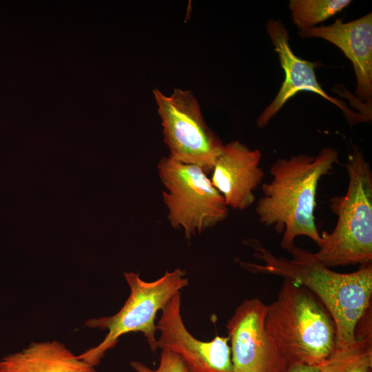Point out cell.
<instances>
[{
  "instance_id": "cell-8",
  "label": "cell",
  "mask_w": 372,
  "mask_h": 372,
  "mask_svg": "<svg viewBox=\"0 0 372 372\" xmlns=\"http://www.w3.org/2000/svg\"><path fill=\"white\" fill-rule=\"evenodd\" d=\"M267 311V305L254 298L237 307L229 320L234 372H285L287 365L266 331Z\"/></svg>"
},
{
  "instance_id": "cell-6",
  "label": "cell",
  "mask_w": 372,
  "mask_h": 372,
  "mask_svg": "<svg viewBox=\"0 0 372 372\" xmlns=\"http://www.w3.org/2000/svg\"><path fill=\"white\" fill-rule=\"evenodd\" d=\"M171 226L188 239L225 220L229 214L222 195L202 168L163 156L157 165Z\"/></svg>"
},
{
  "instance_id": "cell-17",
  "label": "cell",
  "mask_w": 372,
  "mask_h": 372,
  "mask_svg": "<svg viewBox=\"0 0 372 372\" xmlns=\"http://www.w3.org/2000/svg\"><path fill=\"white\" fill-rule=\"evenodd\" d=\"M285 372H322L318 366L293 363L287 366Z\"/></svg>"
},
{
  "instance_id": "cell-3",
  "label": "cell",
  "mask_w": 372,
  "mask_h": 372,
  "mask_svg": "<svg viewBox=\"0 0 372 372\" xmlns=\"http://www.w3.org/2000/svg\"><path fill=\"white\" fill-rule=\"evenodd\" d=\"M265 328L287 366H319L335 348V324L327 309L305 287L289 279H284L276 300L267 305Z\"/></svg>"
},
{
  "instance_id": "cell-13",
  "label": "cell",
  "mask_w": 372,
  "mask_h": 372,
  "mask_svg": "<svg viewBox=\"0 0 372 372\" xmlns=\"http://www.w3.org/2000/svg\"><path fill=\"white\" fill-rule=\"evenodd\" d=\"M0 372H96L94 366L79 359L63 343L32 342L21 351L0 362Z\"/></svg>"
},
{
  "instance_id": "cell-9",
  "label": "cell",
  "mask_w": 372,
  "mask_h": 372,
  "mask_svg": "<svg viewBox=\"0 0 372 372\" xmlns=\"http://www.w3.org/2000/svg\"><path fill=\"white\" fill-rule=\"evenodd\" d=\"M180 296L178 292L161 309L157 349L178 354L191 372H234L229 338L217 335L208 342L195 338L183 321Z\"/></svg>"
},
{
  "instance_id": "cell-5",
  "label": "cell",
  "mask_w": 372,
  "mask_h": 372,
  "mask_svg": "<svg viewBox=\"0 0 372 372\" xmlns=\"http://www.w3.org/2000/svg\"><path fill=\"white\" fill-rule=\"evenodd\" d=\"M185 273V271L178 268L172 271H166L154 281L147 282L142 280L138 273H124L130 289L128 298L116 314L85 322L86 327L107 330L108 333L97 346L77 355L78 358L95 366L122 335L130 332L143 333L152 351L156 352V313L174 296L188 285Z\"/></svg>"
},
{
  "instance_id": "cell-7",
  "label": "cell",
  "mask_w": 372,
  "mask_h": 372,
  "mask_svg": "<svg viewBox=\"0 0 372 372\" xmlns=\"http://www.w3.org/2000/svg\"><path fill=\"white\" fill-rule=\"evenodd\" d=\"M161 118L163 140L174 160L211 172L224 144L207 125L198 101L189 90L176 88L169 94L152 92Z\"/></svg>"
},
{
  "instance_id": "cell-11",
  "label": "cell",
  "mask_w": 372,
  "mask_h": 372,
  "mask_svg": "<svg viewBox=\"0 0 372 372\" xmlns=\"http://www.w3.org/2000/svg\"><path fill=\"white\" fill-rule=\"evenodd\" d=\"M265 29L278 55L285 79L273 100L258 117L256 125L259 128L265 127L291 98L303 91L317 94L337 105L349 118V121L363 122L362 118L342 101L331 97L322 89L316 76V63L294 54L289 44V32L280 19H268Z\"/></svg>"
},
{
  "instance_id": "cell-4",
  "label": "cell",
  "mask_w": 372,
  "mask_h": 372,
  "mask_svg": "<svg viewBox=\"0 0 372 372\" xmlns=\"http://www.w3.org/2000/svg\"><path fill=\"white\" fill-rule=\"evenodd\" d=\"M349 183L343 196L330 199L337 216L331 232H323L316 252L302 249L309 259L325 267L371 263L372 173L363 152L352 147L346 163Z\"/></svg>"
},
{
  "instance_id": "cell-15",
  "label": "cell",
  "mask_w": 372,
  "mask_h": 372,
  "mask_svg": "<svg viewBox=\"0 0 372 372\" xmlns=\"http://www.w3.org/2000/svg\"><path fill=\"white\" fill-rule=\"evenodd\" d=\"M350 0H291L292 20L300 30L316 27L349 6Z\"/></svg>"
},
{
  "instance_id": "cell-12",
  "label": "cell",
  "mask_w": 372,
  "mask_h": 372,
  "mask_svg": "<svg viewBox=\"0 0 372 372\" xmlns=\"http://www.w3.org/2000/svg\"><path fill=\"white\" fill-rule=\"evenodd\" d=\"M261 158L259 149H251L238 141L223 145L210 180L228 207L244 210L255 202L254 192L265 175L260 166Z\"/></svg>"
},
{
  "instance_id": "cell-14",
  "label": "cell",
  "mask_w": 372,
  "mask_h": 372,
  "mask_svg": "<svg viewBox=\"0 0 372 372\" xmlns=\"http://www.w3.org/2000/svg\"><path fill=\"white\" fill-rule=\"evenodd\" d=\"M318 366L322 372H371V335L357 336L351 344L335 347Z\"/></svg>"
},
{
  "instance_id": "cell-16",
  "label": "cell",
  "mask_w": 372,
  "mask_h": 372,
  "mask_svg": "<svg viewBox=\"0 0 372 372\" xmlns=\"http://www.w3.org/2000/svg\"><path fill=\"white\" fill-rule=\"evenodd\" d=\"M160 363L157 369H152L145 364L132 361L130 366L136 372H191L184 360L176 353L162 349Z\"/></svg>"
},
{
  "instance_id": "cell-1",
  "label": "cell",
  "mask_w": 372,
  "mask_h": 372,
  "mask_svg": "<svg viewBox=\"0 0 372 372\" xmlns=\"http://www.w3.org/2000/svg\"><path fill=\"white\" fill-rule=\"evenodd\" d=\"M254 250L261 264L238 260L244 269L256 273H269L289 279L305 287L327 309L332 317L336 333L335 347L355 341L358 324L369 311L372 296V265H360L355 271L347 273L308 258L302 249L295 245L287 251L291 258L276 256L258 240L242 242Z\"/></svg>"
},
{
  "instance_id": "cell-2",
  "label": "cell",
  "mask_w": 372,
  "mask_h": 372,
  "mask_svg": "<svg viewBox=\"0 0 372 372\" xmlns=\"http://www.w3.org/2000/svg\"><path fill=\"white\" fill-rule=\"evenodd\" d=\"M338 162V151L328 147L315 156L280 158L271 165L272 179L262 184V196L256 212L262 225L282 234V249L289 250L298 236H307L319 244L321 235L315 217L318 185Z\"/></svg>"
},
{
  "instance_id": "cell-10",
  "label": "cell",
  "mask_w": 372,
  "mask_h": 372,
  "mask_svg": "<svg viewBox=\"0 0 372 372\" xmlns=\"http://www.w3.org/2000/svg\"><path fill=\"white\" fill-rule=\"evenodd\" d=\"M301 38H319L338 47L351 62L355 78L356 101L364 121L372 115V13L343 22L338 19L329 25L300 30Z\"/></svg>"
}]
</instances>
